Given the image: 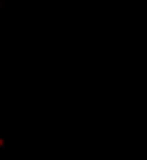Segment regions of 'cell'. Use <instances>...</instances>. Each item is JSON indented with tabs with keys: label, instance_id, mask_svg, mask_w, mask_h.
I'll use <instances>...</instances> for the list:
<instances>
[]
</instances>
